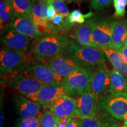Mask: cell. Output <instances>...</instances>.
<instances>
[{"label": "cell", "mask_w": 127, "mask_h": 127, "mask_svg": "<svg viewBox=\"0 0 127 127\" xmlns=\"http://www.w3.org/2000/svg\"><path fill=\"white\" fill-rule=\"evenodd\" d=\"M93 16H94V13L92 11L89 12L86 14H84L78 9H75L66 18H65L63 26V31H64L71 29L75 24H82L85 22V19L88 20L91 18Z\"/></svg>", "instance_id": "20"}, {"label": "cell", "mask_w": 127, "mask_h": 127, "mask_svg": "<svg viewBox=\"0 0 127 127\" xmlns=\"http://www.w3.org/2000/svg\"><path fill=\"white\" fill-rule=\"evenodd\" d=\"M112 0H91L90 7L96 12H99L110 5Z\"/></svg>", "instance_id": "30"}, {"label": "cell", "mask_w": 127, "mask_h": 127, "mask_svg": "<svg viewBox=\"0 0 127 127\" xmlns=\"http://www.w3.org/2000/svg\"><path fill=\"white\" fill-rule=\"evenodd\" d=\"M118 51L122 54L124 58L125 61H126V63H127V46L123 45V47L121 48L120 49H119Z\"/></svg>", "instance_id": "35"}, {"label": "cell", "mask_w": 127, "mask_h": 127, "mask_svg": "<svg viewBox=\"0 0 127 127\" xmlns=\"http://www.w3.org/2000/svg\"><path fill=\"white\" fill-rule=\"evenodd\" d=\"M123 121H124V124L127 125V113L125 114L124 117Z\"/></svg>", "instance_id": "36"}, {"label": "cell", "mask_w": 127, "mask_h": 127, "mask_svg": "<svg viewBox=\"0 0 127 127\" xmlns=\"http://www.w3.org/2000/svg\"><path fill=\"white\" fill-rule=\"evenodd\" d=\"M48 2L51 3L54 7L57 12L64 18L69 15V12L64 0H50Z\"/></svg>", "instance_id": "28"}, {"label": "cell", "mask_w": 127, "mask_h": 127, "mask_svg": "<svg viewBox=\"0 0 127 127\" xmlns=\"http://www.w3.org/2000/svg\"><path fill=\"white\" fill-rule=\"evenodd\" d=\"M81 127H119L118 125L105 123L97 117L81 120Z\"/></svg>", "instance_id": "26"}, {"label": "cell", "mask_w": 127, "mask_h": 127, "mask_svg": "<svg viewBox=\"0 0 127 127\" xmlns=\"http://www.w3.org/2000/svg\"><path fill=\"white\" fill-rule=\"evenodd\" d=\"M91 71L81 66L64 78L62 86L66 95L76 99L91 88Z\"/></svg>", "instance_id": "6"}, {"label": "cell", "mask_w": 127, "mask_h": 127, "mask_svg": "<svg viewBox=\"0 0 127 127\" xmlns=\"http://www.w3.org/2000/svg\"><path fill=\"white\" fill-rule=\"evenodd\" d=\"M87 21L92 28L93 39L98 48H111L117 21L113 18L95 16Z\"/></svg>", "instance_id": "5"}, {"label": "cell", "mask_w": 127, "mask_h": 127, "mask_svg": "<svg viewBox=\"0 0 127 127\" xmlns=\"http://www.w3.org/2000/svg\"><path fill=\"white\" fill-rule=\"evenodd\" d=\"M25 70L44 84L62 85L64 79L45 63L38 60L28 58L24 64Z\"/></svg>", "instance_id": "7"}, {"label": "cell", "mask_w": 127, "mask_h": 127, "mask_svg": "<svg viewBox=\"0 0 127 127\" xmlns=\"http://www.w3.org/2000/svg\"><path fill=\"white\" fill-rule=\"evenodd\" d=\"M15 127H40V118H20L17 120Z\"/></svg>", "instance_id": "27"}, {"label": "cell", "mask_w": 127, "mask_h": 127, "mask_svg": "<svg viewBox=\"0 0 127 127\" xmlns=\"http://www.w3.org/2000/svg\"><path fill=\"white\" fill-rule=\"evenodd\" d=\"M15 13L10 0L0 1V24L1 30L8 27Z\"/></svg>", "instance_id": "21"}, {"label": "cell", "mask_w": 127, "mask_h": 127, "mask_svg": "<svg viewBox=\"0 0 127 127\" xmlns=\"http://www.w3.org/2000/svg\"><path fill=\"white\" fill-rule=\"evenodd\" d=\"M113 4L115 9L114 16L116 17H124L126 12V0H113Z\"/></svg>", "instance_id": "29"}, {"label": "cell", "mask_w": 127, "mask_h": 127, "mask_svg": "<svg viewBox=\"0 0 127 127\" xmlns=\"http://www.w3.org/2000/svg\"><path fill=\"white\" fill-rule=\"evenodd\" d=\"M58 118L53 112L47 109L40 117V127H57Z\"/></svg>", "instance_id": "25"}, {"label": "cell", "mask_w": 127, "mask_h": 127, "mask_svg": "<svg viewBox=\"0 0 127 127\" xmlns=\"http://www.w3.org/2000/svg\"><path fill=\"white\" fill-rule=\"evenodd\" d=\"M124 45H125V46H127V39H126V40H125V41Z\"/></svg>", "instance_id": "38"}, {"label": "cell", "mask_w": 127, "mask_h": 127, "mask_svg": "<svg viewBox=\"0 0 127 127\" xmlns=\"http://www.w3.org/2000/svg\"><path fill=\"white\" fill-rule=\"evenodd\" d=\"M12 100L17 112L21 118H40V105L18 93H14Z\"/></svg>", "instance_id": "12"}, {"label": "cell", "mask_w": 127, "mask_h": 127, "mask_svg": "<svg viewBox=\"0 0 127 127\" xmlns=\"http://www.w3.org/2000/svg\"><path fill=\"white\" fill-rule=\"evenodd\" d=\"M64 95H66L62 85L44 84L38 94L37 102L45 109Z\"/></svg>", "instance_id": "14"}, {"label": "cell", "mask_w": 127, "mask_h": 127, "mask_svg": "<svg viewBox=\"0 0 127 127\" xmlns=\"http://www.w3.org/2000/svg\"><path fill=\"white\" fill-rule=\"evenodd\" d=\"M44 63L63 78L67 77L81 66L71 58L64 55L48 60Z\"/></svg>", "instance_id": "15"}, {"label": "cell", "mask_w": 127, "mask_h": 127, "mask_svg": "<svg viewBox=\"0 0 127 127\" xmlns=\"http://www.w3.org/2000/svg\"><path fill=\"white\" fill-rule=\"evenodd\" d=\"M91 88L98 98L110 90V72L105 63L91 71Z\"/></svg>", "instance_id": "10"}, {"label": "cell", "mask_w": 127, "mask_h": 127, "mask_svg": "<svg viewBox=\"0 0 127 127\" xmlns=\"http://www.w3.org/2000/svg\"><path fill=\"white\" fill-rule=\"evenodd\" d=\"M69 36L80 45L98 48L94 41L91 25L87 21L82 24L73 27Z\"/></svg>", "instance_id": "17"}, {"label": "cell", "mask_w": 127, "mask_h": 127, "mask_svg": "<svg viewBox=\"0 0 127 127\" xmlns=\"http://www.w3.org/2000/svg\"><path fill=\"white\" fill-rule=\"evenodd\" d=\"M114 68L124 77L127 80V63L120 51L111 48H101Z\"/></svg>", "instance_id": "18"}, {"label": "cell", "mask_w": 127, "mask_h": 127, "mask_svg": "<svg viewBox=\"0 0 127 127\" xmlns=\"http://www.w3.org/2000/svg\"><path fill=\"white\" fill-rule=\"evenodd\" d=\"M4 76L8 77L5 80L7 84L16 93L37 102L38 94L43 87V83L25 70L16 71Z\"/></svg>", "instance_id": "3"}, {"label": "cell", "mask_w": 127, "mask_h": 127, "mask_svg": "<svg viewBox=\"0 0 127 127\" xmlns=\"http://www.w3.org/2000/svg\"><path fill=\"white\" fill-rule=\"evenodd\" d=\"M1 41L4 47L11 50L25 52L30 44V38L16 31L13 28L8 27L1 30Z\"/></svg>", "instance_id": "11"}, {"label": "cell", "mask_w": 127, "mask_h": 127, "mask_svg": "<svg viewBox=\"0 0 127 127\" xmlns=\"http://www.w3.org/2000/svg\"><path fill=\"white\" fill-rule=\"evenodd\" d=\"M35 1H44V2H48L50 0H35Z\"/></svg>", "instance_id": "37"}, {"label": "cell", "mask_w": 127, "mask_h": 127, "mask_svg": "<svg viewBox=\"0 0 127 127\" xmlns=\"http://www.w3.org/2000/svg\"><path fill=\"white\" fill-rule=\"evenodd\" d=\"M77 107L75 117L80 120L96 118L98 108V98L92 91L88 89L85 93L76 98Z\"/></svg>", "instance_id": "9"}, {"label": "cell", "mask_w": 127, "mask_h": 127, "mask_svg": "<svg viewBox=\"0 0 127 127\" xmlns=\"http://www.w3.org/2000/svg\"><path fill=\"white\" fill-rule=\"evenodd\" d=\"M27 59V55L25 52L11 50L4 46L0 51L1 76L25 70L24 64Z\"/></svg>", "instance_id": "8"}, {"label": "cell", "mask_w": 127, "mask_h": 127, "mask_svg": "<svg viewBox=\"0 0 127 127\" xmlns=\"http://www.w3.org/2000/svg\"><path fill=\"white\" fill-rule=\"evenodd\" d=\"M121 127H127V125H123V126H121Z\"/></svg>", "instance_id": "41"}, {"label": "cell", "mask_w": 127, "mask_h": 127, "mask_svg": "<svg viewBox=\"0 0 127 127\" xmlns=\"http://www.w3.org/2000/svg\"><path fill=\"white\" fill-rule=\"evenodd\" d=\"M98 108L111 118L123 120L127 113V93L109 90L98 99Z\"/></svg>", "instance_id": "4"}, {"label": "cell", "mask_w": 127, "mask_h": 127, "mask_svg": "<svg viewBox=\"0 0 127 127\" xmlns=\"http://www.w3.org/2000/svg\"><path fill=\"white\" fill-rule=\"evenodd\" d=\"M77 100L75 98L64 95L47 108L58 118H72L75 117Z\"/></svg>", "instance_id": "13"}, {"label": "cell", "mask_w": 127, "mask_h": 127, "mask_svg": "<svg viewBox=\"0 0 127 127\" xmlns=\"http://www.w3.org/2000/svg\"><path fill=\"white\" fill-rule=\"evenodd\" d=\"M8 27L13 28L18 32L31 38H36L39 36L35 24L28 16L15 15Z\"/></svg>", "instance_id": "16"}, {"label": "cell", "mask_w": 127, "mask_h": 127, "mask_svg": "<svg viewBox=\"0 0 127 127\" xmlns=\"http://www.w3.org/2000/svg\"><path fill=\"white\" fill-rule=\"evenodd\" d=\"M15 15L31 17L35 0H10Z\"/></svg>", "instance_id": "23"}, {"label": "cell", "mask_w": 127, "mask_h": 127, "mask_svg": "<svg viewBox=\"0 0 127 127\" xmlns=\"http://www.w3.org/2000/svg\"><path fill=\"white\" fill-rule=\"evenodd\" d=\"M47 2L44 1H35L32 7L30 17L35 24H38L48 21L47 14Z\"/></svg>", "instance_id": "22"}, {"label": "cell", "mask_w": 127, "mask_h": 127, "mask_svg": "<svg viewBox=\"0 0 127 127\" xmlns=\"http://www.w3.org/2000/svg\"><path fill=\"white\" fill-rule=\"evenodd\" d=\"M127 36V20L119 21L116 24L112 35L111 48L118 50L124 45Z\"/></svg>", "instance_id": "19"}, {"label": "cell", "mask_w": 127, "mask_h": 127, "mask_svg": "<svg viewBox=\"0 0 127 127\" xmlns=\"http://www.w3.org/2000/svg\"><path fill=\"white\" fill-rule=\"evenodd\" d=\"M64 56L71 58L90 71L105 63L107 58L99 48L82 46L73 40H69Z\"/></svg>", "instance_id": "1"}, {"label": "cell", "mask_w": 127, "mask_h": 127, "mask_svg": "<svg viewBox=\"0 0 127 127\" xmlns=\"http://www.w3.org/2000/svg\"><path fill=\"white\" fill-rule=\"evenodd\" d=\"M82 1V0H72V1Z\"/></svg>", "instance_id": "40"}, {"label": "cell", "mask_w": 127, "mask_h": 127, "mask_svg": "<svg viewBox=\"0 0 127 127\" xmlns=\"http://www.w3.org/2000/svg\"><path fill=\"white\" fill-rule=\"evenodd\" d=\"M126 1H127V0H126Z\"/></svg>", "instance_id": "42"}, {"label": "cell", "mask_w": 127, "mask_h": 127, "mask_svg": "<svg viewBox=\"0 0 127 127\" xmlns=\"http://www.w3.org/2000/svg\"><path fill=\"white\" fill-rule=\"evenodd\" d=\"M67 127H81V120L77 117H72L68 123Z\"/></svg>", "instance_id": "33"}, {"label": "cell", "mask_w": 127, "mask_h": 127, "mask_svg": "<svg viewBox=\"0 0 127 127\" xmlns=\"http://www.w3.org/2000/svg\"><path fill=\"white\" fill-rule=\"evenodd\" d=\"M47 14L48 21H51L57 14V12L56 9H55L54 7L50 2H48V9Z\"/></svg>", "instance_id": "31"}, {"label": "cell", "mask_w": 127, "mask_h": 127, "mask_svg": "<svg viewBox=\"0 0 127 127\" xmlns=\"http://www.w3.org/2000/svg\"><path fill=\"white\" fill-rule=\"evenodd\" d=\"M110 89L114 91L127 93V80L117 69L110 72Z\"/></svg>", "instance_id": "24"}, {"label": "cell", "mask_w": 127, "mask_h": 127, "mask_svg": "<svg viewBox=\"0 0 127 127\" xmlns=\"http://www.w3.org/2000/svg\"><path fill=\"white\" fill-rule=\"evenodd\" d=\"M0 119H1V121H0V126L2 127L4 124L5 121V113H4V100L2 98V94L1 95V104H0Z\"/></svg>", "instance_id": "32"}, {"label": "cell", "mask_w": 127, "mask_h": 127, "mask_svg": "<svg viewBox=\"0 0 127 127\" xmlns=\"http://www.w3.org/2000/svg\"><path fill=\"white\" fill-rule=\"evenodd\" d=\"M64 1H68V2H72V0H64Z\"/></svg>", "instance_id": "39"}, {"label": "cell", "mask_w": 127, "mask_h": 127, "mask_svg": "<svg viewBox=\"0 0 127 127\" xmlns=\"http://www.w3.org/2000/svg\"><path fill=\"white\" fill-rule=\"evenodd\" d=\"M66 36L60 34L48 35L36 41L32 49L34 58L44 62L63 56L69 42Z\"/></svg>", "instance_id": "2"}, {"label": "cell", "mask_w": 127, "mask_h": 127, "mask_svg": "<svg viewBox=\"0 0 127 127\" xmlns=\"http://www.w3.org/2000/svg\"><path fill=\"white\" fill-rule=\"evenodd\" d=\"M71 118H60L58 121L57 127H67V125Z\"/></svg>", "instance_id": "34"}]
</instances>
